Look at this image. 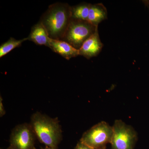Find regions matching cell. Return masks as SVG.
<instances>
[{
  "instance_id": "cell-17",
  "label": "cell",
  "mask_w": 149,
  "mask_h": 149,
  "mask_svg": "<svg viewBox=\"0 0 149 149\" xmlns=\"http://www.w3.org/2000/svg\"><path fill=\"white\" fill-rule=\"evenodd\" d=\"M106 149V148H100V149Z\"/></svg>"
},
{
  "instance_id": "cell-13",
  "label": "cell",
  "mask_w": 149,
  "mask_h": 149,
  "mask_svg": "<svg viewBox=\"0 0 149 149\" xmlns=\"http://www.w3.org/2000/svg\"><path fill=\"white\" fill-rule=\"evenodd\" d=\"M74 149H93L88 146L85 144L83 143L82 142L80 141L76 145Z\"/></svg>"
},
{
  "instance_id": "cell-10",
  "label": "cell",
  "mask_w": 149,
  "mask_h": 149,
  "mask_svg": "<svg viewBox=\"0 0 149 149\" xmlns=\"http://www.w3.org/2000/svg\"><path fill=\"white\" fill-rule=\"evenodd\" d=\"M107 10L102 3L91 5L88 21L95 26L98 27L100 23L108 17Z\"/></svg>"
},
{
  "instance_id": "cell-2",
  "label": "cell",
  "mask_w": 149,
  "mask_h": 149,
  "mask_svg": "<svg viewBox=\"0 0 149 149\" xmlns=\"http://www.w3.org/2000/svg\"><path fill=\"white\" fill-rule=\"evenodd\" d=\"M30 125L37 139L46 147L57 149L62 139V130L57 118L40 112L32 115Z\"/></svg>"
},
{
  "instance_id": "cell-4",
  "label": "cell",
  "mask_w": 149,
  "mask_h": 149,
  "mask_svg": "<svg viewBox=\"0 0 149 149\" xmlns=\"http://www.w3.org/2000/svg\"><path fill=\"white\" fill-rule=\"evenodd\" d=\"M111 149H134L138 140L135 129L121 120H116L112 126Z\"/></svg>"
},
{
  "instance_id": "cell-9",
  "label": "cell",
  "mask_w": 149,
  "mask_h": 149,
  "mask_svg": "<svg viewBox=\"0 0 149 149\" xmlns=\"http://www.w3.org/2000/svg\"><path fill=\"white\" fill-rule=\"evenodd\" d=\"M27 40L32 41L37 45H44L49 47L50 38L47 30L40 21L34 25L31 29Z\"/></svg>"
},
{
  "instance_id": "cell-12",
  "label": "cell",
  "mask_w": 149,
  "mask_h": 149,
  "mask_svg": "<svg viewBox=\"0 0 149 149\" xmlns=\"http://www.w3.org/2000/svg\"><path fill=\"white\" fill-rule=\"evenodd\" d=\"M27 40V38L22 40H17L13 37H10L6 42L2 44L0 47V58H2L14 49L21 45L23 42Z\"/></svg>"
},
{
  "instance_id": "cell-15",
  "label": "cell",
  "mask_w": 149,
  "mask_h": 149,
  "mask_svg": "<svg viewBox=\"0 0 149 149\" xmlns=\"http://www.w3.org/2000/svg\"><path fill=\"white\" fill-rule=\"evenodd\" d=\"M145 3L146 5L148 6L149 8V1H145Z\"/></svg>"
},
{
  "instance_id": "cell-14",
  "label": "cell",
  "mask_w": 149,
  "mask_h": 149,
  "mask_svg": "<svg viewBox=\"0 0 149 149\" xmlns=\"http://www.w3.org/2000/svg\"><path fill=\"white\" fill-rule=\"evenodd\" d=\"M6 114V111L3 103V99L0 97V116L2 117Z\"/></svg>"
},
{
  "instance_id": "cell-8",
  "label": "cell",
  "mask_w": 149,
  "mask_h": 149,
  "mask_svg": "<svg viewBox=\"0 0 149 149\" xmlns=\"http://www.w3.org/2000/svg\"><path fill=\"white\" fill-rule=\"evenodd\" d=\"M49 48L68 60L80 55L79 50L63 40L50 39Z\"/></svg>"
},
{
  "instance_id": "cell-11",
  "label": "cell",
  "mask_w": 149,
  "mask_h": 149,
  "mask_svg": "<svg viewBox=\"0 0 149 149\" xmlns=\"http://www.w3.org/2000/svg\"><path fill=\"white\" fill-rule=\"evenodd\" d=\"M91 5L89 3L83 2L71 6V19L88 20Z\"/></svg>"
},
{
  "instance_id": "cell-16",
  "label": "cell",
  "mask_w": 149,
  "mask_h": 149,
  "mask_svg": "<svg viewBox=\"0 0 149 149\" xmlns=\"http://www.w3.org/2000/svg\"><path fill=\"white\" fill-rule=\"evenodd\" d=\"M42 149H55L54 148H48V147H46L45 148H42Z\"/></svg>"
},
{
  "instance_id": "cell-5",
  "label": "cell",
  "mask_w": 149,
  "mask_h": 149,
  "mask_svg": "<svg viewBox=\"0 0 149 149\" xmlns=\"http://www.w3.org/2000/svg\"><path fill=\"white\" fill-rule=\"evenodd\" d=\"M112 134V126L102 121L83 133L80 141L93 149L102 148L110 143Z\"/></svg>"
},
{
  "instance_id": "cell-6",
  "label": "cell",
  "mask_w": 149,
  "mask_h": 149,
  "mask_svg": "<svg viewBox=\"0 0 149 149\" xmlns=\"http://www.w3.org/2000/svg\"><path fill=\"white\" fill-rule=\"evenodd\" d=\"M37 139L30 124L22 123L17 125L11 134L10 147L12 149H36Z\"/></svg>"
},
{
  "instance_id": "cell-7",
  "label": "cell",
  "mask_w": 149,
  "mask_h": 149,
  "mask_svg": "<svg viewBox=\"0 0 149 149\" xmlns=\"http://www.w3.org/2000/svg\"><path fill=\"white\" fill-rule=\"evenodd\" d=\"M104 44L100 39L98 29L83 43L79 49V55L89 59L98 55L102 50Z\"/></svg>"
},
{
  "instance_id": "cell-3",
  "label": "cell",
  "mask_w": 149,
  "mask_h": 149,
  "mask_svg": "<svg viewBox=\"0 0 149 149\" xmlns=\"http://www.w3.org/2000/svg\"><path fill=\"white\" fill-rule=\"evenodd\" d=\"M98 29V27L88 20L71 19L63 41L79 50L88 38Z\"/></svg>"
},
{
  "instance_id": "cell-1",
  "label": "cell",
  "mask_w": 149,
  "mask_h": 149,
  "mask_svg": "<svg viewBox=\"0 0 149 149\" xmlns=\"http://www.w3.org/2000/svg\"><path fill=\"white\" fill-rule=\"evenodd\" d=\"M71 9L66 3H56L49 6L42 15L40 22L50 39L62 40L71 20Z\"/></svg>"
},
{
  "instance_id": "cell-18",
  "label": "cell",
  "mask_w": 149,
  "mask_h": 149,
  "mask_svg": "<svg viewBox=\"0 0 149 149\" xmlns=\"http://www.w3.org/2000/svg\"><path fill=\"white\" fill-rule=\"evenodd\" d=\"M12 149L11 148H10V147H9V148H7V149Z\"/></svg>"
}]
</instances>
